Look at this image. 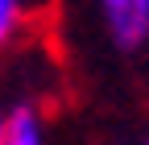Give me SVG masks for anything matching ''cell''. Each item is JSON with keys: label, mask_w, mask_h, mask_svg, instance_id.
<instances>
[{"label": "cell", "mask_w": 149, "mask_h": 145, "mask_svg": "<svg viewBox=\"0 0 149 145\" xmlns=\"http://www.w3.org/2000/svg\"><path fill=\"white\" fill-rule=\"evenodd\" d=\"M100 8L120 50H137L149 42V0H100Z\"/></svg>", "instance_id": "1"}, {"label": "cell", "mask_w": 149, "mask_h": 145, "mask_svg": "<svg viewBox=\"0 0 149 145\" xmlns=\"http://www.w3.org/2000/svg\"><path fill=\"white\" fill-rule=\"evenodd\" d=\"M4 145H46L42 116H37L33 108H17V112H8V124H4Z\"/></svg>", "instance_id": "2"}, {"label": "cell", "mask_w": 149, "mask_h": 145, "mask_svg": "<svg viewBox=\"0 0 149 145\" xmlns=\"http://www.w3.org/2000/svg\"><path fill=\"white\" fill-rule=\"evenodd\" d=\"M21 13H25V0H0V50L13 42L17 25H21Z\"/></svg>", "instance_id": "3"}, {"label": "cell", "mask_w": 149, "mask_h": 145, "mask_svg": "<svg viewBox=\"0 0 149 145\" xmlns=\"http://www.w3.org/2000/svg\"><path fill=\"white\" fill-rule=\"evenodd\" d=\"M4 124H8V116L0 112V145H4Z\"/></svg>", "instance_id": "4"}]
</instances>
